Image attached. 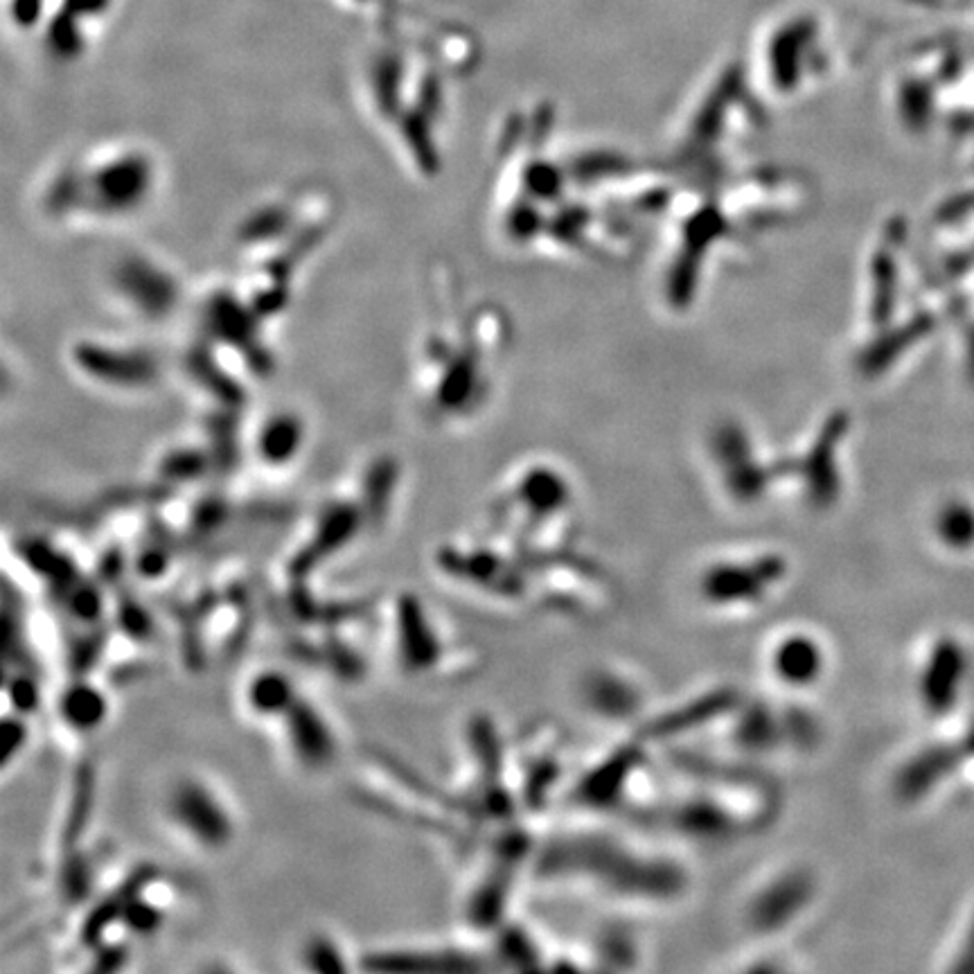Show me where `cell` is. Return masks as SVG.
Instances as JSON below:
<instances>
[{
  "instance_id": "1",
  "label": "cell",
  "mask_w": 974,
  "mask_h": 974,
  "mask_svg": "<svg viewBox=\"0 0 974 974\" xmlns=\"http://www.w3.org/2000/svg\"><path fill=\"white\" fill-rule=\"evenodd\" d=\"M167 814L179 832L203 850H221L235 832L233 814L217 792L199 778H181L167 796Z\"/></svg>"
},
{
  "instance_id": "2",
  "label": "cell",
  "mask_w": 974,
  "mask_h": 974,
  "mask_svg": "<svg viewBox=\"0 0 974 974\" xmlns=\"http://www.w3.org/2000/svg\"><path fill=\"white\" fill-rule=\"evenodd\" d=\"M154 185L152 163L143 154L125 152L115 156H104L95 167L79 176V190L84 194L93 190V203L97 210L131 212L143 206Z\"/></svg>"
},
{
  "instance_id": "3",
  "label": "cell",
  "mask_w": 974,
  "mask_h": 974,
  "mask_svg": "<svg viewBox=\"0 0 974 974\" xmlns=\"http://www.w3.org/2000/svg\"><path fill=\"white\" fill-rule=\"evenodd\" d=\"M282 724L289 738L287 745L300 765L323 769L332 763L336 756L334 731L312 702H303L298 697L282 717Z\"/></svg>"
},
{
  "instance_id": "4",
  "label": "cell",
  "mask_w": 974,
  "mask_h": 974,
  "mask_svg": "<svg viewBox=\"0 0 974 974\" xmlns=\"http://www.w3.org/2000/svg\"><path fill=\"white\" fill-rule=\"evenodd\" d=\"M305 433L303 424L289 413H276L264 420L255 438V449L264 465L282 467L298 456Z\"/></svg>"
},
{
  "instance_id": "5",
  "label": "cell",
  "mask_w": 974,
  "mask_h": 974,
  "mask_svg": "<svg viewBox=\"0 0 974 974\" xmlns=\"http://www.w3.org/2000/svg\"><path fill=\"white\" fill-rule=\"evenodd\" d=\"M296 699L298 695L291 679L273 670L255 675L251 684L246 686V706L255 717H278V720H282Z\"/></svg>"
},
{
  "instance_id": "6",
  "label": "cell",
  "mask_w": 974,
  "mask_h": 974,
  "mask_svg": "<svg viewBox=\"0 0 974 974\" xmlns=\"http://www.w3.org/2000/svg\"><path fill=\"white\" fill-rule=\"evenodd\" d=\"M61 717H64L70 729L77 731H93L100 726L106 715V702L102 693H97L93 686L75 684L70 686L59 704Z\"/></svg>"
}]
</instances>
